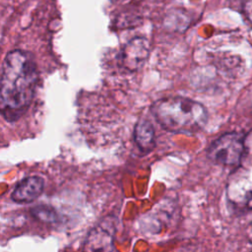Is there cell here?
I'll return each mask as SVG.
<instances>
[{"mask_svg":"<svg viewBox=\"0 0 252 252\" xmlns=\"http://www.w3.org/2000/svg\"><path fill=\"white\" fill-rule=\"evenodd\" d=\"M38 72L32 54L15 49L2 64L0 106L5 120L14 122L27 111L34 95Z\"/></svg>","mask_w":252,"mask_h":252,"instance_id":"cell-1","label":"cell"},{"mask_svg":"<svg viewBox=\"0 0 252 252\" xmlns=\"http://www.w3.org/2000/svg\"><path fill=\"white\" fill-rule=\"evenodd\" d=\"M151 112L158 124L173 133H195L208 121L203 104L184 96H167L157 100Z\"/></svg>","mask_w":252,"mask_h":252,"instance_id":"cell-2","label":"cell"},{"mask_svg":"<svg viewBox=\"0 0 252 252\" xmlns=\"http://www.w3.org/2000/svg\"><path fill=\"white\" fill-rule=\"evenodd\" d=\"M244 151L243 138L231 132L216 139L208 149L209 158L220 165L233 166L239 163Z\"/></svg>","mask_w":252,"mask_h":252,"instance_id":"cell-3","label":"cell"},{"mask_svg":"<svg viewBox=\"0 0 252 252\" xmlns=\"http://www.w3.org/2000/svg\"><path fill=\"white\" fill-rule=\"evenodd\" d=\"M114 234V219L105 218L89 232L83 246V252H112Z\"/></svg>","mask_w":252,"mask_h":252,"instance_id":"cell-4","label":"cell"},{"mask_svg":"<svg viewBox=\"0 0 252 252\" xmlns=\"http://www.w3.org/2000/svg\"><path fill=\"white\" fill-rule=\"evenodd\" d=\"M150 54V45L146 38L135 37L131 39L120 52V65L128 71L140 69Z\"/></svg>","mask_w":252,"mask_h":252,"instance_id":"cell-5","label":"cell"},{"mask_svg":"<svg viewBox=\"0 0 252 252\" xmlns=\"http://www.w3.org/2000/svg\"><path fill=\"white\" fill-rule=\"evenodd\" d=\"M44 189V180L39 176H29L14 188L11 198L16 203H31L37 199Z\"/></svg>","mask_w":252,"mask_h":252,"instance_id":"cell-6","label":"cell"},{"mask_svg":"<svg viewBox=\"0 0 252 252\" xmlns=\"http://www.w3.org/2000/svg\"><path fill=\"white\" fill-rule=\"evenodd\" d=\"M134 141L145 154L154 150L156 147V134L151 121L143 118L136 123L134 127Z\"/></svg>","mask_w":252,"mask_h":252,"instance_id":"cell-7","label":"cell"},{"mask_svg":"<svg viewBox=\"0 0 252 252\" xmlns=\"http://www.w3.org/2000/svg\"><path fill=\"white\" fill-rule=\"evenodd\" d=\"M31 213L35 219L43 222H54L57 220V214L55 210L50 206H46V205L36 206L32 209Z\"/></svg>","mask_w":252,"mask_h":252,"instance_id":"cell-8","label":"cell"},{"mask_svg":"<svg viewBox=\"0 0 252 252\" xmlns=\"http://www.w3.org/2000/svg\"><path fill=\"white\" fill-rule=\"evenodd\" d=\"M242 12L246 19L252 24V0H245L242 4Z\"/></svg>","mask_w":252,"mask_h":252,"instance_id":"cell-9","label":"cell"}]
</instances>
